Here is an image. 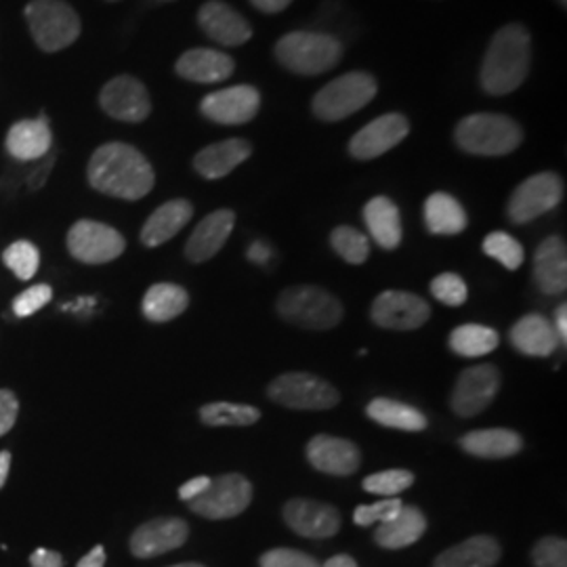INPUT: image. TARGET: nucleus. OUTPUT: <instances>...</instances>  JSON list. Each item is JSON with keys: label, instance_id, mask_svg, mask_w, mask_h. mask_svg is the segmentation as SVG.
<instances>
[{"label": "nucleus", "instance_id": "1", "mask_svg": "<svg viewBox=\"0 0 567 567\" xmlns=\"http://www.w3.org/2000/svg\"><path fill=\"white\" fill-rule=\"evenodd\" d=\"M86 179L100 194L118 200H142L154 187V168L142 152L128 143L100 145L86 166Z\"/></svg>", "mask_w": 567, "mask_h": 567}, {"label": "nucleus", "instance_id": "2", "mask_svg": "<svg viewBox=\"0 0 567 567\" xmlns=\"http://www.w3.org/2000/svg\"><path fill=\"white\" fill-rule=\"evenodd\" d=\"M532 37L522 23L503 25L487 44L480 70V82L487 95H508L517 91L529 74Z\"/></svg>", "mask_w": 567, "mask_h": 567}, {"label": "nucleus", "instance_id": "3", "mask_svg": "<svg viewBox=\"0 0 567 567\" xmlns=\"http://www.w3.org/2000/svg\"><path fill=\"white\" fill-rule=\"evenodd\" d=\"M454 142L473 156H507L524 142V128L505 114H468L456 124Z\"/></svg>", "mask_w": 567, "mask_h": 567}, {"label": "nucleus", "instance_id": "4", "mask_svg": "<svg viewBox=\"0 0 567 567\" xmlns=\"http://www.w3.org/2000/svg\"><path fill=\"white\" fill-rule=\"evenodd\" d=\"M343 44L326 32L297 30L282 37L274 47V55L286 70L299 76H318L343 60Z\"/></svg>", "mask_w": 567, "mask_h": 567}, {"label": "nucleus", "instance_id": "5", "mask_svg": "<svg viewBox=\"0 0 567 567\" xmlns=\"http://www.w3.org/2000/svg\"><path fill=\"white\" fill-rule=\"evenodd\" d=\"M30 34L44 53H60L79 41L81 18L65 0H30L23 9Z\"/></svg>", "mask_w": 567, "mask_h": 567}, {"label": "nucleus", "instance_id": "6", "mask_svg": "<svg viewBox=\"0 0 567 567\" xmlns=\"http://www.w3.org/2000/svg\"><path fill=\"white\" fill-rule=\"evenodd\" d=\"M379 93V82L368 72H347L324 84L313 102L311 112L318 121L339 122L353 116Z\"/></svg>", "mask_w": 567, "mask_h": 567}, {"label": "nucleus", "instance_id": "7", "mask_svg": "<svg viewBox=\"0 0 567 567\" xmlns=\"http://www.w3.org/2000/svg\"><path fill=\"white\" fill-rule=\"evenodd\" d=\"M278 313L288 324L328 330L341 322L343 305L320 286H292L278 299Z\"/></svg>", "mask_w": 567, "mask_h": 567}, {"label": "nucleus", "instance_id": "8", "mask_svg": "<svg viewBox=\"0 0 567 567\" xmlns=\"http://www.w3.org/2000/svg\"><path fill=\"white\" fill-rule=\"evenodd\" d=\"M269 400L292 410H330L341 402V393L324 379L309 372H286L271 381Z\"/></svg>", "mask_w": 567, "mask_h": 567}, {"label": "nucleus", "instance_id": "9", "mask_svg": "<svg viewBox=\"0 0 567 567\" xmlns=\"http://www.w3.org/2000/svg\"><path fill=\"white\" fill-rule=\"evenodd\" d=\"M564 200V179L557 173H538L519 183L507 204L508 219L526 225L557 208Z\"/></svg>", "mask_w": 567, "mask_h": 567}, {"label": "nucleus", "instance_id": "10", "mask_svg": "<svg viewBox=\"0 0 567 567\" xmlns=\"http://www.w3.org/2000/svg\"><path fill=\"white\" fill-rule=\"evenodd\" d=\"M252 501V486L240 473H227L210 480V486L194 501H189V508L213 522L231 519L244 513Z\"/></svg>", "mask_w": 567, "mask_h": 567}, {"label": "nucleus", "instance_id": "11", "mask_svg": "<svg viewBox=\"0 0 567 567\" xmlns=\"http://www.w3.org/2000/svg\"><path fill=\"white\" fill-rule=\"evenodd\" d=\"M124 248L126 240L121 231L100 221L81 219L68 231V250L81 264H110L121 257Z\"/></svg>", "mask_w": 567, "mask_h": 567}, {"label": "nucleus", "instance_id": "12", "mask_svg": "<svg viewBox=\"0 0 567 567\" xmlns=\"http://www.w3.org/2000/svg\"><path fill=\"white\" fill-rule=\"evenodd\" d=\"M100 105L110 118L131 124L147 121V116L152 114L150 91L140 79L128 74L105 82L100 93Z\"/></svg>", "mask_w": 567, "mask_h": 567}, {"label": "nucleus", "instance_id": "13", "mask_svg": "<svg viewBox=\"0 0 567 567\" xmlns=\"http://www.w3.org/2000/svg\"><path fill=\"white\" fill-rule=\"evenodd\" d=\"M498 389H501V372L496 365L480 364L466 368L454 386L452 410L463 419L477 416L492 404Z\"/></svg>", "mask_w": 567, "mask_h": 567}, {"label": "nucleus", "instance_id": "14", "mask_svg": "<svg viewBox=\"0 0 567 567\" xmlns=\"http://www.w3.org/2000/svg\"><path fill=\"white\" fill-rule=\"evenodd\" d=\"M408 133H410V122L404 114H398V112L383 114L377 121L368 122L364 128H360L351 137L349 154L355 161H374L404 142Z\"/></svg>", "mask_w": 567, "mask_h": 567}, {"label": "nucleus", "instance_id": "15", "mask_svg": "<svg viewBox=\"0 0 567 567\" xmlns=\"http://www.w3.org/2000/svg\"><path fill=\"white\" fill-rule=\"evenodd\" d=\"M261 110V93L250 84L227 86L206 95L200 102V112L208 121L217 124H246L252 121Z\"/></svg>", "mask_w": 567, "mask_h": 567}, {"label": "nucleus", "instance_id": "16", "mask_svg": "<svg viewBox=\"0 0 567 567\" xmlns=\"http://www.w3.org/2000/svg\"><path fill=\"white\" fill-rule=\"evenodd\" d=\"M372 322L386 330H416L425 326L431 311L419 295L405 290H385L370 309Z\"/></svg>", "mask_w": 567, "mask_h": 567}, {"label": "nucleus", "instance_id": "17", "mask_svg": "<svg viewBox=\"0 0 567 567\" xmlns=\"http://www.w3.org/2000/svg\"><path fill=\"white\" fill-rule=\"evenodd\" d=\"M284 519L292 532L313 540L332 538L341 529V515L337 508L307 498L288 501L284 505Z\"/></svg>", "mask_w": 567, "mask_h": 567}, {"label": "nucleus", "instance_id": "18", "mask_svg": "<svg viewBox=\"0 0 567 567\" xmlns=\"http://www.w3.org/2000/svg\"><path fill=\"white\" fill-rule=\"evenodd\" d=\"M198 23L210 41L243 47L252 39V25L224 0H208L198 11Z\"/></svg>", "mask_w": 567, "mask_h": 567}, {"label": "nucleus", "instance_id": "19", "mask_svg": "<svg viewBox=\"0 0 567 567\" xmlns=\"http://www.w3.org/2000/svg\"><path fill=\"white\" fill-rule=\"evenodd\" d=\"M189 536V527L179 517L152 519L137 527L131 536V553L140 559L158 557L168 550L183 547Z\"/></svg>", "mask_w": 567, "mask_h": 567}, {"label": "nucleus", "instance_id": "20", "mask_svg": "<svg viewBox=\"0 0 567 567\" xmlns=\"http://www.w3.org/2000/svg\"><path fill=\"white\" fill-rule=\"evenodd\" d=\"M307 461L322 473L347 477L360 468L362 454L349 440L332 437V435H316L307 444Z\"/></svg>", "mask_w": 567, "mask_h": 567}, {"label": "nucleus", "instance_id": "21", "mask_svg": "<svg viewBox=\"0 0 567 567\" xmlns=\"http://www.w3.org/2000/svg\"><path fill=\"white\" fill-rule=\"evenodd\" d=\"M234 225H236L234 210L221 208V210L210 213L192 231L189 240L185 244V257L192 264H204V261L213 259L224 248L227 238L231 236Z\"/></svg>", "mask_w": 567, "mask_h": 567}, {"label": "nucleus", "instance_id": "22", "mask_svg": "<svg viewBox=\"0 0 567 567\" xmlns=\"http://www.w3.org/2000/svg\"><path fill=\"white\" fill-rule=\"evenodd\" d=\"M7 152L20 163H37L53 147V133L47 116L16 122L4 140Z\"/></svg>", "mask_w": 567, "mask_h": 567}, {"label": "nucleus", "instance_id": "23", "mask_svg": "<svg viewBox=\"0 0 567 567\" xmlns=\"http://www.w3.org/2000/svg\"><path fill=\"white\" fill-rule=\"evenodd\" d=\"M183 81L196 84H215L224 82L236 72V61L217 49H189L185 51L175 65Z\"/></svg>", "mask_w": 567, "mask_h": 567}, {"label": "nucleus", "instance_id": "24", "mask_svg": "<svg viewBox=\"0 0 567 567\" xmlns=\"http://www.w3.org/2000/svg\"><path fill=\"white\" fill-rule=\"evenodd\" d=\"M534 280L548 297L561 295L567 288V248L559 236H548L534 255Z\"/></svg>", "mask_w": 567, "mask_h": 567}, {"label": "nucleus", "instance_id": "25", "mask_svg": "<svg viewBox=\"0 0 567 567\" xmlns=\"http://www.w3.org/2000/svg\"><path fill=\"white\" fill-rule=\"evenodd\" d=\"M252 154V145L246 140H225L203 147L194 156V168L208 182L224 179Z\"/></svg>", "mask_w": 567, "mask_h": 567}, {"label": "nucleus", "instance_id": "26", "mask_svg": "<svg viewBox=\"0 0 567 567\" xmlns=\"http://www.w3.org/2000/svg\"><path fill=\"white\" fill-rule=\"evenodd\" d=\"M508 339L527 358H548L559 347V337L553 322H548L540 313H527L522 320H517L508 332Z\"/></svg>", "mask_w": 567, "mask_h": 567}, {"label": "nucleus", "instance_id": "27", "mask_svg": "<svg viewBox=\"0 0 567 567\" xmlns=\"http://www.w3.org/2000/svg\"><path fill=\"white\" fill-rule=\"evenodd\" d=\"M364 221L370 236L381 248L395 250L402 244V238H404L402 215H400L398 204L393 203L391 198L377 196V198L368 200L364 206Z\"/></svg>", "mask_w": 567, "mask_h": 567}, {"label": "nucleus", "instance_id": "28", "mask_svg": "<svg viewBox=\"0 0 567 567\" xmlns=\"http://www.w3.org/2000/svg\"><path fill=\"white\" fill-rule=\"evenodd\" d=\"M194 217V206L187 200H171L158 206L142 229V243L147 248H156L161 244L168 243L182 231L185 225Z\"/></svg>", "mask_w": 567, "mask_h": 567}, {"label": "nucleus", "instance_id": "29", "mask_svg": "<svg viewBox=\"0 0 567 567\" xmlns=\"http://www.w3.org/2000/svg\"><path fill=\"white\" fill-rule=\"evenodd\" d=\"M426 532V517L419 507H402V511L385 524H379L374 532V543L379 547L405 548L419 543Z\"/></svg>", "mask_w": 567, "mask_h": 567}, {"label": "nucleus", "instance_id": "30", "mask_svg": "<svg viewBox=\"0 0 567 567\" xmlns=\"http://www.w3.org/2000/svg\"><path fill=\"white\" fill-rule=\"evenodd\" d=\"M461 447L475 458H511L524 447V440L511 429H480L463 435Z\"/></svg>", "mask_w": 567, "mask_h": 567}, {"label": "nucleus", "instance_id": "31", "mask_svg": "<svg viewBox=\"0 0 567 567\" xmlns=\"http://www.w3.org/2000/svg\"><path fill=\"white\" fill-rule=\"evenodd\" d=\"M501 555L503 548L492 536H473L444 550L433 567H494L501 561Z\"/></svg>", "mask_w": 567, "mask_h": 567}, {"label": "nucleus", "instance_id": "32", "mask_svg": "<svg viewBox=\"0 0 567 567\" xmlns=\"http://www.w3.org/2000/svg\"><path fill=\"white\" fill-rule=\"evenodd\" d=\"M425 225L433 236H458L466 229L465 208L446 192H435L426 198Z\"/></svg>", "mask_w": 567, "mask_h": 567}, {"label": "nucleus", "instance_id": "33", "mask_svg": "<svg viewBox=\"0 0 567 567\" xmlns=\"http://www.w3.org/2000/svg\"><path fill=\"white\" fill-rule=\"evenodd\" d=\"M189 305V295L179 284H154L143 297V316L150 322L164 324L179 318Z\"/></svg>", "mask_w": 567, "mask_h": 567}, {"label": "nucleus", "instance_id": "34", "mask_svg": "<svg viewBox=\"0 0 567 567\" xmlns=\"http://www.w3.org/2000/svg\"><path fill=\"white\" fill-rule=\"evenodd\" d=\"M365 414L374 423L389 429H400V431H425L426 429V416L421 410L389 398L372 400L365 408Z\"/></svg>", "mask_w": 567, "mask_h": 567}, {"label": "nucleus", "instance_id": "35", "mask_svg": "<svg viewBox=\"0 0 567 567\" xmlns=\"http://www.w3.org/2000/svg\"><path fill=\"white\" fill-rule=\"evenodd\" d=\"M498 343V332L484 324L458 326L450 334V349L461 358H482L492 353Z\"/></svg>", "mask_w": 567, "mask_h": 567}, {"label": "nucleus", "instance_id": "36", "mask_svg": "<svg viewBox=\"0 0 567 567\" xmlns=\"http://www.w3.org/2000/svg\"><path fill=\"white\" fill-rule=\"evenodd\" d=\"M200 419L208 426H250L261 419L255 405L213 402L200 408Z\"/></svg>", "mask_w": 567, "mask_h": 567}, {"label": "nucleus", "instance_id": "37", "mask_svg": "<svg viewBox=\"0 0 567 567\" xmlns=\"http://www.w3.org/2000/svg\"><path fill=\"white\" fill-rule=\"evenodd\" d=\"M330 244L334 252L347 264L362 265L370 257V240L355 227H349V225L337 227L330 236Z\"/></svg>", "mask_w": 567, "mask_h": 567}, {"label": "nucleus", "instance_id": "38", "mask_svg": "<svg viewBox=\"0 0 567 567\" xmlns=\"http://www.w3.org/2000/svg\"><path fill=\"white\" fill-rule=\"evenodd\" d=\"M2 261L20 280H32L41 265V252L34 244L18 240L2 252Z\"/></svg>", "mask_w": 567, "mask_h": 567}, {"label": "nucleus", "instance_id": "39", "mask_svg": "<svg viewBox=\"0 0 567 567\" xmlns=\"http://www.w3.org/2000/svg\"><path fill=\"white\" fill-rule=\"evenodd\" d=\"M484 252L487 257L496 259L508 271L519 269L524 264V246L517 243L507 231H492L484 240Z\"/></svg>", "mask_w": 567, "mask_h": 567}, {"label": "nucleus", "instance_id": "40", "mask_svg": "<svg viewBox=\"0 0 567 567\" xmlns=\"http://www.w3.org/2000/svg\"><path fill=\"white\" fill-rule=\"evenodd\" d=\"M412 484H414V475L410 471H405V468H391V471H381V473L368 475L362 486L370 494L385 496V498H395L398 494H402Z\"/></svg>", "mask_w": 567, "mask_h": 567}, {"label": "nucleus", "instance_id": "41", "mask_svg": "<svg viewBox=\"0 0 567 567\" xmlns=\"http://www.w3.org/2000/svg\"><path fill=\"white\" fill-rule=\"evenodd\" d=\"M431 295L447 307H461L468 299V288L458 274H442L431 282Z\"/></svg>", "mask_w": 567, "mask_h": 567}, {"label": "nucleus", "instance_id": "42", "mask_svg": "<svg viewBox=\"0 0 567 567\" xmlns=\"http://www.w3.org/2000/svg\"><path fill=\"white\" fill-rule=\"evenodd\" d=\"M532 561L536 567H567V543L557 536H547L536 543L532 550Z\"/></svg>", "mask_w": 567, "mask_h": 567}, {"label": "nucleus", "instance_id": "43", "mask_svg": "<svg viewBox=\"0 0 567 567\" xmlns=\"http://www.w3.org/2000/svg\"><path fill=\"white\" fill-rule=\"evenodd\" d=\"M402 507H404V503L400 498H385L374 505H362V507L355 508L353 522L362 527L385 524L389 519H393L402 511Z\"/></svg>", "mask_w": 567, "mask_h": 567}, {"label": "nucleus", "instance_id": "44", "mask_svg": "<svg viewBox=\"0 0 567 567\" xmlns=\"http://www.w3.org/2000/svg\"><path fill=\"white\" fill-rule=\"evenodd\" d=\"M51 299H53L51 286H47V284L30 286L13 299V313L18 318H30L37 311H41L44 305L51 303Z\"/></svg>", "mask_w": 567, "mask_h": 567}, {"label": "nucleus", "instance_id": "45", "mask_svg": "<svg viewBox=\"0 0 567 567\" xmlns=\"http://www.w3.org/2000/svg\"><path fill=\"white\" fill-rule=\"evenodd\" d=\"M261 567H322L316 557L295 548H274L259 559Z\"/></svg>", "mask_w": 567, "mask_h": 567}, {"label": "nucleus", "instance_id": "46", "mask_svg": "<svg viewBox=\"0 0 567 567\" xmlns=\"http://www.w3.org/2000/svg\"><path fill=\"white\" fill-rule=\"evenodd\" d=\"M18 414H20V402L16 393L9 389H0V437L13 429Z\"/></svg>", "mask_w": 567, "mask_h": 567}, {"label": "nucleus", "instance_id": "47", "mask_svg": "<svg viewBox=\"0 0 567 567\" xmlns=\"http://www.w3.org/2000/svg\"><path fill=\"white\" fill-rule=\"evenodd\" d=\"M37 166H34V171L28 175V187L32 189V192H37V189H41L42 185L47 183L49 179V175H51V168H53V156H44L41 161H37Z\"/></svg>", "mask_w": 567, "mask_h": 567}, {"label": "nucleus", "instance_id": "48", "mask_svg": "<svg viewBox=\"0 0 567 567\" xmlns=\"http://www.w3.org/2000/svg\"><path fill=\"white\" fill-rule=\"evenodd\" d=\"M208 486H210V477H204V475L203 477H194V480L185 482V484L179 487V498L185 501V503H189V501L198 498Z\"/></svg>", "mask_w": 567, "mask_h": 567}, {"label": "nucleus", "instance_id": "49", "mask_svg": "<svg viewBox=\"0 0 567 567\" xmlns=\"http://www.w3.org/2000/svg\"><path fill=\"white\" fill-rule=\"evenodd\" d=\"M32 567H63V557L58 550H47V548H37L30 557Z\"/></svg>", "mask_w": 567, "mask_h": 567}, {"label": "nucleus", "instance_id": "50", "mask_svg": "<svg viewBox=\"0 0 567 567\" xmlns=\"http://www.w3.org/2000/svg\"><path fill=\"white\" fill-rule=\"evenodd\" d=\"M292 0H250V4L265 16H278L290 7Z\"/></svg>", "mask_w": 567, "mask_h": 567}, {"label": "nucleus", "instance_id": "51", "mask_svg": "<svg viewBox=\"0 0 567 567\" xmlns=\"http://www.w3.org/2000/svg\"><path fill=\"white\" fill-rule=\"evenodd\" d=\"M553 328H555V332H557V337H559V343H567V305H559L557 309H555V322H553Z\"/></svg>", "mask_w": 567, "mask_h": 567}, {"label": "nucleus", "instance_id": "52", "mask_svg": "<svg viewBox=\"0 0 567 567\" xmlns=\"http://www.w3.org/2000/svg\"><path fill=\"white\" fill-rule=\"evenodd\" d=\"M105 566V548L100 545V547L93 548L91 553H86L84 557H82L81 561H79V566L76 567H103Z\"/></svg>", "mask_w": 567, "mask_h": 567}, {"label": "nucleus", "instance_id": "53", "mask_svg": "<svg viewBox=\"0 0 567 567\" xmlns=\"http://www.w3.org/2000/svg\"><path fill=\"white\" fill-rule=\"evenodd\" d=\"M248 257H250V261L265 264V261L269 259V250H267L261 243L252 244V246H250V250H248Z\"/></svg>", "mask_w": 567, "mask_h": 567}, {"label": "nucleus", "instance_id": "54", "mask_svg": "<svg viewBox=\"0 0 567 567\" xmlns=\"http://www.w3.org/2000/svg\"><path fill=\"white\" fill-rule=\"evenodd\" d=\"M9 468H11V454L4 450V452H0V489L7 484Z\"/></svg>", "mask_w": 567, "mask_h": 567}, {"label": "nucleus", "instance_id": "55", "mask_svg": "<svg viewBox=\"0 0 567 567\" xmlns=\"http://www.w3.org/2000/svg\"><path fill=\"white\" fill-rule=\"evenodd\" d=\"M322 567H358V564H355V559L349 557V555H334V557H330Z\"/></svg>", "mask_w": 567, "mask_h": 567}, {"label": "nucleus", "instance_id": "56", "mask_svg": "<svg viewBox=\"0 0 567 567\" xmlns=\"http://www.w3.org/2000/svg\"><path fill=\"white\" fill-rule=\"evenodd\" d=\"M173 567H204V566H200V564H179V566H173Z\"/></svg>", "mask_w": 567, "mask_h": 567}, {"label": "nucleus", "instance_id": "57", "mask_svg": "<svg viewBox=\"0 0 567 567\" xmlns=\"http://www.w3.org/2000/svg\"><path fill=\"white\" fill-rule=\"evenodd\" d=\"M557 2H559V4H561V7H564V9H566L567 0H557Z\"/></svg>", "mask_w": 567, "mask_h": 567}, {"label": "nucleus", "instance_id": "58", "mask_svg": "<svg viewBox=\"0 0 567 567\" xmlns=\"http://www.w3.org/2000/svg\"><path fill=\"white\" fill-rule=\"evenodd\" d=\"M107 2H121V0H107Z\"/></svg>", "mask_w": 567, "mask_h": 567}]
</instances>
